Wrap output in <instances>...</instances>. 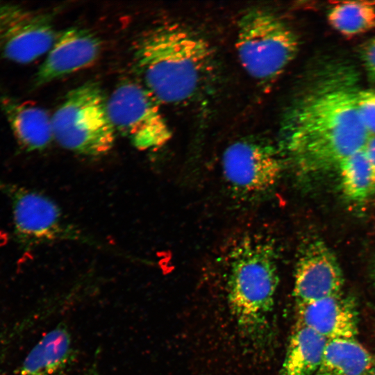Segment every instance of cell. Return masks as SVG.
Masks as SVG:
<instances>
[{
    "mask_svg": "<svg viewBox=\"0 0 375 375\" xmlns=\"http://www.w3.org/2000/svg\"><path fill=\"white\" fill-rule=\"evenodd\" d=\"M357 91L343 82H319L299 94L281 122L285 159L303 175L338 168L369 138L358 115Z\"/></svg>",
    "mask_w": 375,
    "mask_h": 375,
    "instance_id": "6da1fadb",
    "label": "cell"
},
{
    "mask_svg": "<svg viewBox=\"0 0 375 375\" xmlns=\"http://www.w3.org/2000/svg\"><path fill=\"white\" fill-rule=\"evenodd\" d=\"M133 58L143 85L166 104L196 99L215 69L208 42L176 22L158 24L143 32L135 44Z\"/></svg>",
    "mask_w": 375,
    "mask_h": 375,
    "instance_id": "7a4b0ae2",
    "label": "cell"
},
{
    "mask_svg": "<svg viewBox=\"0 0 375 375\" xmlns=\"http://www.w3.org/2000/svg\"><path fill=\"white\" fill-rule=\"evenodd\" d=\"M228 282V301L238 324L253 332L272 311L278 284L274 242L258 235L242 238L233 249Z\"/></svg>",
    "mask_w": 375,
    "mask_h": 375,
    "instance_id": "3957f363",
    "label": "cell"
},
{
    "mask_svg": "<svg viewBox=\"0 0 375 375\" xmlns=\"http://www.w3.org/2000/svg\"><path fill=\"white\" fill-rule=\"evenodd\" d=\"M235 44L244 69L262 85L274 82L282 74L299 47L296 33L283 19L257 7L238 20Z\"/></svg>",
    "mask_w": 375,
    "mask_h": 375,
    "instance_id": "277c9868",
    "label": "cell"
},
{
    "mask_svg": "<svg viewBox=\"0 0 375 375\" xmlns=\"http://www.w3.org/2000/svg\"><path fill=\"white\" fill-rule=\"evenodd\" d=\"M53 139L63 148L100 156L113 147L116 131L107 99L99 83L90 81L71 90L51 117Z\"/></svg>",
    "mask_w": 375,
    "mask_h": 375,
    "instance_id": "5b68a950",
    "label": "cell"
},
{
    "mask_svg": "<svg viewBox=\"0 0 375 375\" xmlns=\"http://www.w3.org/2000/svg\"><path fill=\"white\" fill-rule=\"evenodd\" d=\"M107 109L115 131L140 150L159 148L172 137L158 101L143 85H119L107 99Z\"/></svg>",
    "mask_w": 375,
    "mask_h": 375,
    "instance_id": "8992f818",
    "label": "cell"
},
{
    "mask_svg": "<svg viewBox=\"0 0 375 375\" xmlns=\"http://www.w3.org/2000/svg\"><path fill=\"white\" fill-rule=\"evenodd\" d=\"M0 192L10 200L14 239L21 249L28 251L58 240L81 239L65 221L57 204L44 194L2 179Z\"/></svg>",
    "mask_w": 375,
    "mask_h": 375,
    "instance_id": "52a82bcc",
    "label": "cell"
},
{
    "mask_svg": "<svg viewBox=\"0 0 375 375\" xmlns=\"http://www.w3.org/2000/svg\"><path fill=\"white\" fill-rule=\"evenodd\" d=\"M285 160L280 148L244 139L226 149L222 169L231 191L248 198L265 194L275 187L284 171Z\"/></svg>",
    "mask_w": 375,
    "mask_h": 375,
    "instance_id": "ba28073f",
    "label": "cell"
},
{
    "mask_svg": "<svg viewBox=\"0 0 375 375\" xmlns=\"http://www.w3.org/2000/svg\"><path fill=\"white\" fill-rule=\"evenodd\" d=\"M56 38L49 12L0 1V58L33 62L49 51Z\"/></svg>",
    "mask_w": 375,
    "mask_h": 375,
    "instance_id": "9c48e42d",
    "label": "cell"
},
{
    "mask_svg": "<svg viewBox=\"0 0 375 375\" xmlns=\"http://www.w3.org/2000/svg\"><path fill=\"white\" fill-rule=\"evenodd\" d=\"M342 270L328 247L314 239L303 245L297 258L293 288L297 306L340 294Z\"/></svg>",
    "mask_w": 375,
    "mask_h": 375,
    "instance_id": "30bf717a",
    "label": "cell"
},
{
    "mask_svg": "<svg viewBox=\"0 0 375 375\" xmlns=\"http://www.w3.org/2000/svg\"><path fill=\"white\" fill-rule=\"evenodd\" d=\"M101 51V41L90 31L72 27L57 38L34 79L35 88L85 68L93 63Z\"/></svg>",
    "mask_w": 375,
    "mask_h": 375,
    "instance_id": "8fae6325",
    "label": "cell"
},
{
    "mask_svg": "<svg viewBox=\"0 0 375 375\" xmlns=\"http://www.w3.org/2000/svg\"><path fill=\"white\" fill-rule=\"evenodd\" d=\"M297 323L316 331L328 340L356 338L357 312L352 302L340 294L297 306Z\"/></svg>",
    "mask_w": 375,
    "mask_h": 375,
    "instance_id": "7c38bea8",
    "label": "cell"
},
{
    "mask_svg": "<svg viewBox=\"0 0 375 375\" xmlns=\"http://www.w3.org/2000/svg\"><path fill=\"white\" fill-rule=\"evenodd\" d=\"M0 107L22 150L42 151L50 144L51 117L44 109L7 95L0 97Z\"/></svg>",
    "mask_w": 375,
    "mask_h": 375,
    "instance_id": "4fadbf2b",
    "label": "cell"
},
{
    "mask_svg": "<svg viewBox=\"0 0 375 375\" xmlns=\"http://www.w3.org/2000/svg\"><path fill=\"white\" fill-rule=\"evenodd\" d=\"M75 356L68 326L61 322L31 350L19 375H64Z\"/></svg>",
    "mask_w": 375,
    "mask_h": 375,
    "instance_id": "5bb4252c",
    "label": "cell"
},
{
    "mask_svg": "<svg viewBox=\"0 0 375 375\" xmlns=\"http://www.w3.org/2000/svg\"><path fill=\"white\" fill-rule=\"evenodd\" d=\"M327 341L312 329L297 324L281 375H315L321 365Z\"/></svg>",
    "mask_w": 375,
    "mask_h": 375,
    "instance_id": "9a60e30c",
    "label": "cell"
},
{
    "mask_svg": "<svg viewBox=\"0 0 375 375\" xmlns=\"http://www.w3.org/2000/svg\"><path fill=\"white\" fill-rule=\"evenodd\" d=\"M374 367L370 353L356 338L327 341L315 375H367Z\"/></svg>",
    "mask_w": 375,
    "mask_h": 375,
    "instance_id": "2e32d148",
    "label": "cell"
},
{
    "mask_svg": "<svg viewBox=\"0 0 375 375\" xmlns=\"http://www.w3.org/2000/svg\"><path fill=\"white\" fill-rule=\"evenodd\" d=\"M330 25L346 37L375 28V1H347L335 3L328 13Z\"/></svg>",
    "mask_w": 375,
    "mask_h": 375,
    "instance_id": "e0dca14e",
    "label": "cell"
},
{
    "mask_svg": "<svg viewBox=\"0 0 375 375\" xmlns=\"http://www.w3.org/2000/svg\"><path fill=\"white\" fill-rule=\"evenodd\" d=\"M338 169L349 200L361 202L374 193L372 172L363 149L344 159Z\"/></svg>",
    "mask_w": 375,
    "mask_h": 375,
    "instance_id": "ac0fdd59",
    "label": "cell"
},
{
    "mask_svg": "<svg viewBox=\"0 0 375 375\" xmlns=\"http://www.w3.org/2000/svg\"><path fill=\"white\" fill-rule=\"evenodd\" d=\"M356 108L369 135H375V89L358 90Z\"/></svg>",
    "mask_w": 375,
    "mask_h": 375,
    "instance_id": "d6986e66",
    "label": "cell"
},
{
    "mask_svg": "<svg viewBox=\"0 0 375 375\" xmlns=\"http://www.w3.org/2000/svg\"><path fill=\"white\" fill-rule=\"evenodd\" d=\"M361 56L367 71L375 77V38L366 44Z\"/></svg>",
    "mask_w": 375,
    "mask_h": 375,
    "instance_id": "ffe728a7",
    "label": "cell"
},
{
    "mask_svg": "<svg viewBox=\"0 0 375 375\" xmlns=\"http://www.w3.org/2000/svg\"><path fill=\"white\" fill-rule=\"evenodd\" d=\"M363 151L372 169L374 190L375 192V135L369 136L363 147Z\"/></svg>",
    "mask_w": 375,
    "mask_h": 375,
    "instance_id": "44dd1931",
    "label": "cell"
},
{
    "mask_svg": "<svg viewBox=\"0 0 375 375\" xmlns=\"http://www.w3.org/2000/svg\"><path fill=\"white\" fill-rule=\"evenodd\" d=\"M85 375H100L96 362L87 369Z\"/></svg>",
    "mask_w": 375,
    "mask_h": 375,
    "instance_id": "7402d4cb",
    "label": "cell"
},
{
    "mask_svg": "<svg viewBox=\"0 0 375 375\" xmlns=\"http://www.w3.org/2000/svg\"><path fill=\"white\" fill-rule=\"evenodd\" d=\"M367 375H375V366H374Z\"/></svg>",
    "mask_w": 375,
    "mask_h": 375,
    "instance_id": "603a6c76",
    "label": "cell"
}]
</instances>
